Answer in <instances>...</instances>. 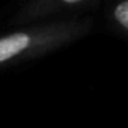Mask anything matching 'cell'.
<instances>
[{
    "label": "cell",
    "instance_id": "1",
    "mask_svg": "<svg viewBox=\"0 0 128 128\" xmlns=\"http://www.w3.org/2000/svg\"><path fill=\"white\" fill-rule=\"evenodd\" d=\"M92 27L94 20L90 17L65 18L29 26L0 36V66L30 60L65 47L84 38Z\"/></svg>",
    "mask_w": 128,
    "mask_h": 128
},
{
    "label": "cell",
    "instance_id": "2",
    "mask_svg": "<svg viewBox=\"0 0 128 128\" xmlns=\"http://www.w3.org/2000/svg\"><path fill=\"white\" fill-rule=\"evenodd\" d=\"M100 6L98 0H35L24 5L15 15L14 23L26 24L63 15H82Z\"/></svg>",
    "mask_w": 128,
    "mask_h": 128
},
{
    "label": "cell",
    "instance_id": "3",
    "mask_svg": "<svg viewBox=\"0 0 128 128\" xmlns=\"http://www.w3.org/2000/svg\"><path fill=\"white\" fill-rule=\"evenodd\" d=\"M107 17L112 27L122 36L128 38V0L110 5L107 9Z\"/></svg>",
    "mask_w": 128,
    "mask_h": 128
}]
</instances>
